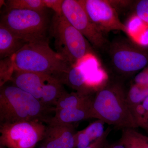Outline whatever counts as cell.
Wrapping results in <instances>:
<instances>
[{"label": "cell", "instance_id": "cell-1", "mask_svg": "<svg viewBox=\"0 0 148 148\" xmlns=\"http://www.w3.org/2000/svg\"><path fill=\"white\" fill-rule=\"evenodd\" d=\"M55 108L42 104L29 92L15 86H5L0 90V124L38 121L47 123Z\"/></svg>", "mask_w": 148, "mask_h": 148}, {"label": "cell", "instance_id": "cell-2", "mask_svg": "<svg viewBox=\"0 0 148 148\" xmlns=\"http://www.w3.org/2000/svg\"><path fill=\"white\" fill-rule=\"evenodd\" d=\"M10 57L14 72L46 74L60 81L71 67L50 47L47 39L27 43Z\"/></svg>", "mask_w": 148, "mask_h": 148}, {"label": "cell", "instance_id": "cell-3", "mask_svg": "<svg viewBox=\"0 0 148 148\" xmlns=\"http://www.w3.org/2000/svg\"><path fill=\"white\" fill-rule=\"evenodd\" d=\"M93 118L118 127L136 128L121 83L109 81L95 92L92 103Z\"/></svg>", "mask_w": 148, "mask_h": 148}, {"label": "cell", "instance_id": "cell-4", "mask_svg": "<svg viewBox=\"0 0 148 148\" xmlns=\"http://www.w3.org/2000/svg\"><path fill=\"white\" fill-rule=\"evenodd\" d=\"M50 29L51 35L54 39L56 51L70 66L95 57L90 43L69 23L63 14L55 13Z\"/></svg>", "mask_w": 148, "mask_h": 148}, {"label": "cell", "instance_id": "cell-5", "mask_svg": "<svg viewBox=\"0 0 148 148\" xmlns=\"http://www.w3.org/2000/svg\"><path fill=\"white\" fill-rule=\"evenodd\" d=\"M45 11L7 9L1 24L26 43L46 39L47 18Z\"/></svg>", "mask_w": 148, "mask_h": 148}, {"label": "cell", "instance_id": "cell-6", "mask_svg": "<svg viewBox=\"0 0 148 148\" xmlns=\"http://www.w3.org/2000/svg\"><path fill=\"white\" fill-rule=\"evenodd\" d=\"M10 81L13 85L50 108H55L58 99L66 91L60 80L46 74L14 71Z\"/></svg>", "mask_w": 148, "mask_h": 148}, {"label": "cell", "instance_id": "cell-7", "mask_svg": "<svg viewBox=\"0 0 148 148\" xmlns=\"http://www.w3.org/2000/svg\"><path fill=\"white\" fill-rule=\"evenodd\" d=\"M96 57L86 59L71 66L61 77L60 81L76 92L92 95L108 81V74L101 68Z\"/></svg>", "mask_w": 148, "mask_h": 148}, {"label": "cell", "instance_id": "cell-8", "mask_svg": "<svg viewBox=\"0 0 148 148\" xmlns=\"http://www.w3.org/2000/svg\"><path fill=\"white\" fill-rule=\"evenodd\" d=\"M109 48L111 65L120 75L129 76L148 66V49L126 39L114 41Z\"/></svg>", "mask_w": 148, "mask_h": 148}, {"label": "cell", "instance_id": "cell-9", "mask_svg": "<svg viewBox=\"0 0 148 148\" xmlns=\"http://www.w3.org/2000/svg\"><path fill=\"white\" fill-rule=\"evenodd\" d=\"M42 122L21 121L0 124V145L6 148H35L44 138Z\"/></svg>", "mask_w": 148, "mask_h": 148}, {"label": "cell", "instance_id": "cell-10", "mask_svg": "<svg viewBox=\"0 0 148 148\" xmlns=\"http://www.w3.org/2000/svg\"><path fill=\"white\" fill-rule=\"evenodd\" d=\"M62 14L93 47L103 49L107 46L108 42L104 35L92 24L79 0H64Z\"/></svg>", "mask_w": 148, "mask_h": 148}, {"label": "cell", "instance_id": "cell-11", "mask_svg": "<svg viewBox=\"0 0 148 148\" xmlns=\"http://www.w3.org/2000/svg\"><path fill=\"white\" fill-rule=\"evenodd\" d=\"M90 21L102 34L120 31L127 34L126 25L120 19L117 10L107 0H79Z\"/></svg>", "mask_w": 148, "mask_h": 148}, {"label": "cell", "instance_id": "cell-12", "mask_svg": "<svg viewBox=\"0 0 148 148\" xmlns=\"http://www.w3.org/2000/svg\"><path fill=\"white\" fill-rule=\"evenodd\" d=\"M75 127L71 124H48L41 146L46 148H75Z\"/></svg>", "mask_w": 148, "mask_h": 148}, {"label": "cell", "instance_id": "cell-13", "mask_svg": "<svg viewBox=\"0 0 148 148\" xmlns=\"http://www.w3.org/2000/svg\"><path fill=\"white\" fill-rule=\"evenodd\" d=\"M54 112L47 124H71L93 118L92 104L56 110Z\"/></svg>", "mask_w": 148, "mask_h": 148}, {"label": "cell", "instance_id": "cell-14", "mask_svg": "<svg viewBox=\"0 0 148 148\" xmlns=\"http://www.w3.org/2000/svg\"><path fill=\"white\" fill-rule=\"evenodd\" d=\"M27 43L0 23V56L2 59L11 57Z\"/></svg>", "mask_w": 148, "mask_h": 148}, {"label": "cell", "instance_id": "cell-15", "mask_svg": "<svg viewBox=\"0 0 148 148\" xmlns=\"http://www.w3.org/2000/svg\"><path fill=\"white\" fill-rule=\"evenodd\" d=\"M105 123L98 119L90 123L87 127L78 131L75 135V148H83L101 138L104 134Z\"/></svg>", "mask_w": 148, "mask_h": 148}, {"label": "cell", "instance_id": "cell-16", "mask_svg": "<svg viewBox=\"0 0 148 148\" xmlns=\"http://www.w3.org/2000/svg\"><path fill=\"white\" fill-rule=\"evenodd\" d=\"M93 98L94 96L92 95H86L76 91L68 92L66 91L57 101L55 110L72 107L92 105Z\"/></svg>", "mask_w": 148, "mask_h": 148}, {"label": "cell", "instance_id": "cell-17", "mask_svg": "<svg viewBox=\"0 0 148 148\" xmlns=\"http://www.w3.org/2000/svg\"><path fill=\"white\" fill-rule=\"evenodd\" d=\"M125 148H147L148 136L143 135L135 128L123 129L119 140Z\"/></svg>", "mask_w": 148, "mask_h": 148}, {"label": "cell", "instance_id": "cell-18", "mask_svg": "<svg viewBox=\"0 0 148 148\" xmlns=\"http://www.w3.org/2000/svg\"><path fill=\"white\" fill-rule=\"evenodd\" d=\"M7 9L24 10L45 11L43 0H9L6 1Z\"/></svg>", "mask_w": 148, "mask_h": 148}, {"label": "cell", "instance_id": "cell-19", "mask_svg": "<svg viewBox=\"0 0 148 148\" xmlns=\"http://www.w3.org/2000/svg\"><path fill=\"white\" fill-rule=\"evenodd\" d=\"M148 97V86L133 84L126 93V101L129 107L143 103Z\"/></svg>", "mask_w": 148, "mask_h": 148}, {"label": "cell", "instance_id": "cell-20", "mask_svg": "<svg viewBox=\"0 0 148 148\" xmlns=\"http://www.w3.org/2000/svg\"><path fill=\"white\" fill-rule=\"evenodd\" d=\"M129 109L138 127H141L148 132V120L142 103L130 107Z\"/></svg>", "mask_w": 148, "mask_h": 148}, {"label": "cell", "instance_id": "cell-21", "mask_svg": "<svg viewBox=\"0 0 148 148\" xmlns=\"http://www.w3.org/2000/svg\"><path fill=\"white\" fill-rule=\"evenodd\" d=\"M10 57L2 59L0 62V86L1 87L10 81L14 73Z\"/></svg>", "mask_w": 148, "mask_h": 148}, {"label": "cell", "instance_id": "cell-22", "mask_svg": "<svg viewBox=\"0 0 148 148\" xmlns=\"http://www.w3.org/2000/svg\"><path fill=\"white\" fill-rule=\"evenodd\" d=\"M135 16L148 27V0H139L135 3Z\"/></svg>", "mask_w": 148, "mask_h": 148}, {"label": "cell", "instance_id": "cell-23", "mask_svg": "<svg viewBox=\"0 0 148 148\" xmlns=\"http://www.w3.org/2000/svg\"><path fill=\"white\" fill-rule=\"evenodd\" d=\"M46 8L53 10L55 13L62 14V4L64 0H43Z\"/></svg>", "mask_w": 148, "mask_h": 148}, {"label": "cell", "instance_id": "cell-24", "mask_svg": "<svg viewBox=\"0 0 148 148\" xmlns=\"http://www.w3.org/2000/svg\"><path fill=\"white\" fill-rule=\"evenodd\" d=\"M111 131L110 127H108L105 130L103 135L90 145L87 147L83 148H103L107 144V138Z\"/></svg>", "mask_w": 148, "mask_h": 148}, {"label": "cell", "instance_id": "cell-25", "mask_svg": "<svg viewBox=\"0 0 148 148\" xmlns=\"http://www.w3.org/2000/svg\"><path fill=\"white\" fill-rule=\"evenodd\" d=\"M134 83L142 86H148V66L136 75L134 78Z\"/></svg>", "mask_w": 148, "mask_h": 148}, {"label": "cell", "instance_id": "cell-26", "mask_svg": "<svg viewBox=\"0 0 148 148\" xmlns=\"http://www.w3.org/2000/svg\"><path fill=\"white\" fill-rule=\"evenodd\" d=\"M103 148H125L120 141L113 144L109 145L106 144Z\"/></svg>", "mask_w": 148, "mask_h": 148}, {"label": "cell", "instance_id": "cell-27", "mask_svg": "<svg viewBox=\"0 0 148 148\" xmlns=\"http://www.w3.org/2000/svg\"><path fill=\"white\" fill-rule=\"evenodd\" d=\"M143 107L145 110L146 116L148 120V97L145 99V101L142 103Z\"/></svg>", "mask_w": 148, "mask_h": 148}, {"label": "cell", "instance_id": "cell-28", "mask_svg": "<svg viewBox=\"0 0 148 148\" xmlns=\"http://www.w3.org/2000/svg\"><path fill=\"white\" fill-rule=\"evenodd\" d=\"M38 148H46L45 147H42V146H41L40 147H39Z\"/></svg>", "mask_w": 148, "mask_h": 148}, {"label": "cell", "instance_id": "cell-29", "mask_svg": "<svg viewBox=\"0 0 148 148\" xmlns=\"http://www.w3.org/2000/svg\"><path fill=\"white\" fill-rule=\"evenodd\" d=\"M0 148H6L4 147H3V146L0 145Z\"/></svg>", "mask_w": 148, "mask_h": 148}]
</instances>
